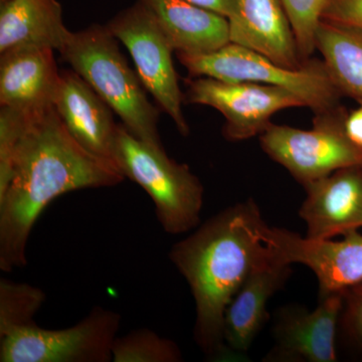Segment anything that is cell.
<instances>
[{
    "label": "cell",
    "instance_id": "1",
    "mask_svg": "<svg viewBox=\"0 0 362 362\" xmlns=\"http://www.w3.org/2000/svg\"><path fill=\"white\" fill-rule=\"evenodd\" d=\"M23 116L8 185L0 195V269L6 273L28 264L33 226L54 199L76 190L115 187L125 180L113 162L74 139L54 105Z\"/></svg>",
    "mask_w": 362,
    "mask_h": 362
},
{
    "label": "cell",
    "instance_id": "2",
    "mask_svg": "<svg viewBox=\"0 0 362 362\" xmlns=\"http://www.w3.org/2000/svg\"><path fill=\"white\" fill-rule=\"evenodd\" d=\"M276 256L273 228L252 199L226 207L171 247L169 259L194 296L195 343L207 356L230 354L226 308L250 274Z\"/></svg>",
    "mask_w": 362,
    "mask_h": 362
},
{
    "label": "cell",
    "instance_id": "3",
    "mask_svg": "<svg viewBox=\"0 0 362 362\" xmlns=\"http://www.w3.org/2000/svg\"><path fill=\"white\" fill-rule=\"evenodd\" d=\"M107 25H93L71 33L61 54L120 117L124 127L152 146L163 147L159 111L150 103L137 71H133Z\"/></svg>",
    "mask_w": 362,
    "mask_h": 362
},
{
    "label": "cell",
    "instance_id": "4",
    "mask_svg": "<svg viewBox=\"0 0 362 362\" xmlns=\"http://www.w3.org/2000/svg\"><path fill=\"white\" fill-rule=\"evenodd\" d=\"M111 159L125 178L151 197L164 232L180 235L199 225L204 188L187 164L178 163L163 147L141 141L118 124Z\"/></svg>",
    "mask_w": 362,
    "mask_h": 362
},
{
    "label": "cell",
    "instance_id": "5",
    "mask_svg": "<svg viewBox=\"0 0 362 362\" xmlns=\"http://www.w3.org/2000/svg\"><path fill=\"white\" fill-rule=\"evenodd\" d=\"M176 56L192 77L276 86L296 95L314 114L335 110L341 94L323 61L308 59L300 68H287L233 42L207 54Z\"/></svg>",
    "mask_w": 362,
    "mask_h": 362
},
{
    "label": "cell",
    "instance_id": "6",
    "mask_svg": "<svg viewBox=\"0 0 362 362\" xmlns=\"http://www.w3.org/2000/svg\"><path fill=\"white\" fill-rule=\"evenodd\" d=\"M344 119L337 108L315 114L309 130L272 123L259 135L262 149L305 187L339 169L362 165V150L345 135Z\"/></svg>",
    "mask_w": 362,
    "mask_h": 362
},
{
    "label": "cell",
    "instance_id": "7",
    "mask_svg": "<svg viewBox=\"0 0 362 362\" xmlns=\"http://www.w3.org/2000/svg\"><path fill=\"white\" fill-rule=\"evenodd\" d=\"M118 312L97 306L65 329H45L37 323L0 338L1 362H109L120 329Z\"/></svg>",
    "mask_w": 362,
    "mask_h": 362
},
{
    "label": "cell",
    "instance_id": "8",
    "mask_svg": "<svg viewBox=\"0 0 362 362\" xmlns=\"http://www.w3.org/2000/svg\"><path fill=\"white\" fill-rule=\"evenodd\" d=\"M123 42L134 61L136 71L147 92L165 112L182 136L189 134L183 115L185 96L178 84L173 61V47L141 0L121 11L107 25Z\"/></svg>",
    "mask_w": 362,
    "mask_h": 362
},
{
    "label": "cell",
    "instance_id": "9",
    "mask_svg": "<svg viewBox=\"0 0 362 362\" xmlns=\"http://www.w3.org/2000/svg\"><path fill=\"white\" fill-rule=\"evenodd\" d=\"M187 87V103L211 107L225 117L223 134L230 141L263 134L277 112L305 107L296 95L276 86L197 77Z\"/></svg>",
    "mask_w": 362,
    "mask_h": 362
},
{
    "label": "cell",
    "instance_id": "10",
    "mask_svg": "<svg viewBox=\"0 0 362 362\" xmlns=\"http://www.w3.org/2000/svg\"><path fill=\"white\" fill-rule=\"evenodd\" d=\"M319 298L318 306L312 311L298 307L281 309L274 327L275 344L267 356V361H337V334L343 292Z\"/></svg>",
    "mask_w": 362,
    "mask_h": 362
},
{
    "label": "cell",
    "instance_id": "11",
    "mask_svg": "<svg viewBox=\"0 0 362 362\" xmlns=\"http://www.w3.org/2000/svg\"><path fill=\"white\" fill-rule=\"evenodd\" d=\"M273 240L282 261L302 264L315 274L319 297L362 283V235L357 230L342 240H311L273 228Z\"/></svg>",
    "mask_w": 362,
    "mask_h": 362
},
{
    "label": "cell",
    "instance_id": "12",
    "mask_svg": "<svg viewBox=\"0 0 362 362\" xmlns=\"http://www.w3.org/2000/svg\"><path fill=\"white\" fill-rule=\"evenodd\" d=\"M307 197L299 214L306 238L330 240L362 226V165L339 169L305 185Z\"/></svg>",
    "mask_w": 362,
    "mask_h": 362
},
{
    "label": "cell",
    "instance_id": "13",
    "mask_svg": "<svg viewBox=\"0 0 362 362\" xmlns=\"http://www.w3.org/2000/svg\"><path fill=\"white\" fill-rule=\"evenodd\" d=\"M54 51L18 45L1 52L0 106L30 113L54 105L61 77Z\"/></svg>",
    "mask_w": 362,
    "mask_h": 362
},
{
    "label": "cell",
    "instance_id": "14",
    "mask_svg": "<svg viewBox=\"0 0 362 362\" xmlns=\"http://www.w3.org/2000/svg\"><path fill=\"white\" fill-rule=\"evenodd\" d=\"M54 106L81 146L112 161V146L118 129L113 110L75 71H61Z\"/></svg>",
    "mask_w": 362,
    "mask_h": 362
},
{
    "label": "cell",
    "instance_id": "15",
    "mask_svg": "<svg viewBox=\"0 0 362 362\" xmlns=\"http://www.w3.org/2000/svg\"><path fill=\"white\" fill-rule=\"evenodd\" d=\"M228 21L233 44L259 52L287 68L303 65L281 0H235Z\"/></svg>",
    "mask_w": 362,
    "mask_h": 362
},
{
    "label": "cell",
    "instance_id": "16",
    "mask_svg": "<svg viewBox=\"0 0 362 362\" xmlns=\"http://www.w3.org/2000/svg\"><path fill=\"white\" fill-rule=\"evenodd\" d=\"M290 274L291 265L278 256L250 274L226 310L223 338L228 351L240 354L250 349L268 319L269 300L285 285Z\"/></svg>",
    "mask_w": 362,
    "mask_h": 362
},
{
    "label": "cell",
    "instance_id": "17",
    "mask_svg": "<svg viewBox=\"0 0 362 362\" xmlns=\"http://www.w3.org/2000/svg\"><path fill=\"white\" fill-rule=\"evenodd\" d=\"M175 52L207 54L230 40L226 16L187 0H141Z\"/></svg>",
    "mask_w": 362,
    "mask_h": 362
},
{
    "label": "cell",
    "instance_id": "18",
    "mask_svg": "<svg viewBox=\"0 0 362 362\" xmlns=\"http://www.w3.org/2000/svg\"><path fill=\"white\" fill-rule=\"evenodd\" d=\"M58 0L0 1V54L18 45L62 52L71 37Z\"/></svg>",
    "mask_w": 362,
    "mask_h": 362
},
{
    "label": "cell",
    "instance_id": "19",
    "mask_svg": "<svg viewBox=\"0 0 362 362\" xmlns=\"http://www.w3.org/2000/svg\"><path fill=\"white\" fill-rule=\"evenodd\" d=\"M316 49L340 92L362 105V28L322 20Z\"/></svg>",
    "mask_w": 362,
    "mask_h": 362
},
{
    "label": "cell",
    "instance_id": "20",
    "mask_svg": "<svg viewBox=\"0 0 362 362\" xmlns=\"http://www.w3.org/2000/svg\"><path fill=\"white\" fill-rule=\"evenodd\" d=\"M45 301V294L35 286L0 280V338L35 324L33 318Z\"/></svg>",
    "mask_w": 362,
    "mask_h": 362
},
{
    "label": "cell",
    "instance_id": "21",
    "mask_svg": "<svg viewBox=\"0 0 362 362\" xmlns=\"http://www.w3.org/2000/svg\"><path fill=\"white\" fill-rule=\"evenodd\" d=\"M182 352L173 340L154 331L140 328L116 338L114 362H180Z\"/></svg>",
    "mask_w": 362,
    "mask_h": 362
},
{
    "label": "cell",
    "instance_id": "22",
    "mask_svg": "<svg viewBox=\"0 0 362 362\" xmlns=\"http://www.w3.org/2000/svg\"><path fill=\"white\" fill-rule=\"evenodd\" d=\"M302 59H308L316 51V33L322 21L328 0H281Z\"/></svg>",
    "mask_w": 362,
    "mask_h": 362
},
{
    "label": "cell",
    "instance_id": "23",
    "mask_svg": "<svg viewBox=\"0 0 362 362\" xmlns=\"http://www.w3.org/2000/svg\"><path fill=\"white\" fill-rule=\"evenodd\" d=\"M339 324L350 341L362 349V283L343 292Z\"/></svg>",
    "mask_w": 362,
    "mask_h": 362
},
{
    "label": "cell",
    "instance_id": "24",
    "mask_svg": "<svg viewBox=\"0 0 362 362\" xmlns=\"http://www.w3.org/2000/svg\"><path fill=\"white\" fill-rule=\"evenodd\" d=\"M322 20L362 28V0H328Z\"/></svg>",
    "mask_w": 362,
    "mask_h": 362
},
{
    "label": "cell",
    "instance_id": "25",
    "mask_svg": "<svg viewBox=\"0 0 362 362\" xmlns=\"http://www.w3.org/2000/svg\"><path fill=\"white\" fill-rule=\"evenodd\" d=\"M344 132L350 142L362 150V105L344 119Z\"/></svg>",
    "mask_w": 362,
    "mask_h": 362
},
{
    "label": "cell",
    "instance_id": "26",
    "mask_svg": "<svg viewBox=\"0 0 362 362\" xmlns=\"http://www.w3.org/2000/svg\"><path fill=\"white\" fill-rule=\"evenodd\" d=\"M187 1L220 13L226 18L232 16L235 4V0H187Z\"/></svg>",
    "mask_w": 362,
    "mask_h": 362
},
{
    "label": "cell",
    "instance_id": "27",
    "mask_svg": "<svg viewBox=\"0 0 362 362\" xmlns=\"http://www.w3.org/2000/svg\"><path fill=\"white\" fill-rule=\"evenodd\" d=\"M0 1H4V0H0Z\"/></svg>",
    "mask_w": 362,
    "mask_h": 362
}]
</instances>
